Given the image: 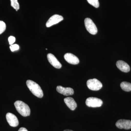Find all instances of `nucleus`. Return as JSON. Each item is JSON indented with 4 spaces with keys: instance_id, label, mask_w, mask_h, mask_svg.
Wrapping results in <instances>:
<instances>
[{
    "instance_id": "1",
    "label": "nucleus",
    "mask_w": 131,
    "mask_h": 131,
    "mask_svg": "<svg viewBox=\"0 0 131 131\" xmlns=\"http://www.w3.org/2000/svg\"><path fill=\"white\" fill-rule=\"evenodd\" d=\"M26 84L28 88L32 93L38 98H42L43 96V91L39 85L35 82L28 80Z\"/></svg>"
},
{
    "instance_id": "2",
    "label": "nucleus",
    "mask_w": 131,
    "mask_h": 131,
    "mask_svg": "<svg viewBox=\"0 0 131 131\" xmlns=\"http://www.w3.org/2000/svg\"><path fill=\"white\" fill-rule=\"evenodd\" d=\"M16 110L22 116L27 117L30 114V109L28 105L20 101H16L14 103Z\"/></svg>"
},
{
    "instance_id": "3",
    "label": "nucleus",
    "mask_w": 131,
    "mask_h": 131,
    "mask_svg": "<svg viewBox=\"0 0 131 131\" xmlns=\"http://www.w3.org/2000/svg\"><path fill=\"white\" fill-rule=\"evenodd\" d=\"M87 86L89 89L93 91H98L102 88V84L97 79H90L87 82Z\"/></svg>"
},
{
    "instance_id": "4",
    "label": "nucleus",
    "mask_w": 131,
    "mask_h": 131,
    "mask_svg": "<svg viewBox=\"0 0 131 131\" xmlns=\"http://www.w3.org/2000/svg\"><path fill=\"white\" fill-rule=\"evenodd\" d=\"M85 27L88 31L92 35H95L98 32L97 27L93 20L89 18H86L84 21Z\"/></svg>"
},
{
    "instance_id": "5",
    "label": "nucleus",
    "mask_w": 131,
    "mask_h": 131,
    "mask_svg": "<svg viewBox=\"0 0 131 131\" xmlns=\"http://www.w3.org/2000/svg\"><path fill=\"white\" fill-rule=\"evenodd\" d=\"M86 105L89 107H100L102 105L103 102L99 98L95 97H89L86 101Z\"/></svg>"
},
{
    "instance_id": "6",
    "label": "nucleus",
    "mask_w": 131,
    "mask_h": 131,
    "mask_svg": "<svg viewBox=\"0 0 131 131\" xmlns=\"http://www.w3.org/2000/svg\"><path fill=\"white\" fill-rule=\"evenodd\" d=\"M63 19V18L62 16L59 15H54L51 16L46 22V26L47 27H50L54 25L58 24Z\"/></svg>"
},
{
    "instance_id": "7",
    "label": "nucleus",
    "mask_w": 131,
    "mask_h": 131,
    "mask_svg": "<svg viewBox=\"0 0 131 131\" xmlns=\"http://www.w3.org/2000/svg\"><path fill=\"white\" fill-rule=\"evenodd\" d=\"M115 125L120 129L128 130L131 129V121L129 120L119 119L116 122Z\"/></svg>"
},
{
    "instance_id": "8",
    "label": "nucleus",
    "mask_w": 131,
    "mask_h": 131,
    "mask_svg": "<svg viewBox=\"0 0 131 131\" xmlns=\"http://www.w3.org/2000/svg\"><path fill=\"white\" fill-rule=\"evenodd\" d=\"M6 118L10 126L15 127L18 125V120L15 115L11 113H7L6 115Z\"/></svg>"
},
{
    "instance_id": "9",
    "label": "nucleus",
    "mask_w": 131,
    "mask_h": 131,
    "mask_svg": "<svg viewBox=\"0 0 131 131\" xmlns=\"http://www.w3.org/2000/svg\"><path fill=\"white\" fill-rule=\"evenodd\" d=\"M47 58L49 63L54 68L58 69L61 68L62 64L54 55L49 53L47 54Z\"/></svg>"
},
{
    "instance_id": "10",
    "label": "nucleus",
    "mask_w": 131,
    "mask_h": 131,
    "mask_svg": "<svg viewBox=\"0 0 131 131\" xmlns=\"http://www.w3.org/2000/svg\"><path fill=\"white\" fill-rule=\"evenodd\" d=\"M64 58L69 63L72 64H77L80 62L79 59L74 54L68 53L64 55Z\"/></svg>"
},
{
    "instance_id": "11",
    "label": "nucleus",
    "mask_w": 131,
    "mask_h": 131,
    "mask_svg": "<svg viewBox=\"0 0 131 131\" xmlns=\"http://www.w3.org/2000/svg\"><path fill=\"white\" fill-rule=\"evenodd\" d=\"M57 91L59 93L65 96H69L73 95L74 93V90L70 88H64L61 86H57Z\"/></svg>"
},
{
    "instance_id": "12",
    "label": "nucleus",
    "mask_w": 131,
    "mask_h": 131,
    "mask_svg": "<svg viewBox=\"0 0 131 131\" xmlns=\"http://www.w3.org/2000/svg\"><path fill=\"white\" fill-rule=\"evenodd\" d=\"M116 66L118 69L122 72L125 73L129 72L130 70V66L128 64L122 61H118L116 63Z\"/></svg>"
},
{
    "instance_id": "13",
    "label": "nucleus",
    "mask_w": 131,
    "mask_h": 131,
    "mask_svg": "<svg viewBox=\"0 0 131 131\" xmlns=\"http://www.w3.org/2000/svg\"><path fill=\"white\" fill-rule=\"evenodd\" d=\"M66 105L71 110H74L77 107V104L73 98L70 97H67L64 99Z\"/></svg>"
},
{
    "instance_id": "14",
    "label": "nucleus",
    "mask_w": 131,
    "mask_h": 131,
    "mask_svg": "<svg viewBox=\"0 0 131 131\" xmlns=\"http://www.w3.org/2000/svg\"><path fill=\"white\" fill-rule=\"evenodd\" d=\"M122 89L126 91H131V83L127 82H123L120 85Z\"/></svg>"
},
{
    "instance_id": "15",
    "label": "nucleus",
    "mask_w": 131,
    "mask_h": 131,
    "mask_svg": "<svg viewBox=\"0 0 131 131\" xmlns=\"http://www.w3.org/2000/svg\"><path fill=\"white\" fill-rule=\"evenodd\" d=\"M11 1V6L14 9H16V11H18L19 9L20 6L18 0H10Z\"/></svg>"
},
{
    "instance_id": "16",
    "label": "nucleus",
    "mask_w": 131,
    "mask_h": 131,
    "mask_svg": "<svg viewBox=\"0 0 131 131\" xmlns=\"http://www.w3.org/2000/svg\"><path fill=\"white\" fill-rule=\"evenodd\" d=\"M87 1L90 5H92L94 7L96 8L99 7L100 4H99L98 0H87Z\"/></svg>"
},
{
    "instance_id": "17",
    "label": "nucleus",
    "mask_w": 131,
    "mask_h": 131,
    "mask_svg": "<svg viewBox=\"0 0 131 131\" xmlns=\"http://www.w3.org/2000/svg\"><path fill=\"white\" fill-rule=\"evenodd\" d=\"M6 24L3 21L0 20V34H2L5 31L6 29Z\"/></svg>"
},
{
    "instance_id": "18",
    "label": "nucleus",
    "mask_w": 131,
    "mask_h": 131,
    "mask_svg": "<svg viewBox=\"0 0 131 131\" xmlns=\"http://www.w3.org/2000/svg\"><path fill=\"white\" fill-rule=\"evenodd\" d=\"M11 51L14 52L15 51L18 50L19 49L18 45L17 44L12 45L9 47Z\"/></svg>"
},
{
    "instance_id": "19",
    "label": "nucleus",
    "mask_w": 131,
    "mask_h": 131,
    "mask_svg": "<svg viewBox=\"0 0 131 131\" xmlns=\"http://www.w3.org/2000/svg\"><path fill=\"white\" fill-rule=\"evenodd\" d=\"M8 42H9V44L10 45H13V44L15 42V38L13 36H10L8 38Z\"/></svg>"
},
{
    "instance_id": "20",
    "label": "nucleus",
    "mask_w": 131,
    "mask_h": 131,
    "mask_svg": "<svg viewBox=\"0 0 131 131\" xmlns=\"http://www.w3.org/2000/svg\"><path fill=\"white\" fill-rule=\"evenodd\" d=\"M18 131H28V130H27V129L25 128H24V127H21V128L19 129Z\"/></svg>"
},
{
    "instance_id": "21",
    "label": "nucleus",
    "mask_w": 131,
    "mask_h": 131,
    "mask_svg": "<svg viewBox=\"0 0 131 131\" xmlns=\"http://www.w3.org/2000/svg\"><path fill=\"white\" fill-rule=\"evenodd\" d=\"M63 131H73L72 130H69V129H67V130H64Z\"/></svg>"
}]
</instances>
